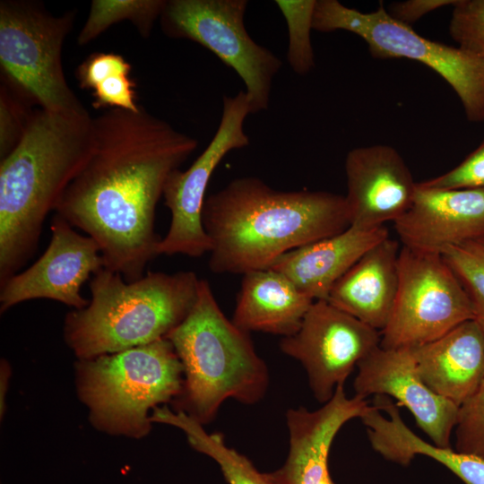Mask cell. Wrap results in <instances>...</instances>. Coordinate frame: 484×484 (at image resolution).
I'll use <instances>...</instances> for the list:
<instances>
[{
    "mask_svg": "<svg viewBox=\"0 0 484 484\" xmlns=\"http://www.w3.org/2000/svg\"><path fill=\"white\" fill-rule=\"evenodd\" d=\"M419 183L424 186L443 189L484 188V140L458 166Z\"/></svg>",
    "mask_w": 484,
    "mask_h": 484,
    "instance_id": "29",
    "label": "cell"
},
{
    "mask_svg": "<svg viewBox=\"0 0 484 484\" xmlns=\"http://www.w3.org/2000/svg\"><path fill=\"white\" fill-rule=\"evenodd\" d=\"M151 420L184 431L194 449L217 462L229 484H280L272 472H260L247 457L229 447L220 433H208L202 424L182 411L157 407Z\"/></svg>",
    "mask_w": 484,
    "mask_h": 484,
    "instance_id": "22",
    "label": "cell"
},
{
    "mask_svg": "<svg viewBox=\"0 0 484 484\" xmlns=\"http://www.w3.org/2000/svg\"><path fill=\"white\" fill-rule=\"evenodd\" d=\"M454 433L456 451L484 460V380L478 391L459 407Z\"/></svg>",
    "mask_w": 484,
    "mask_h": 484,
    "instance_id": "27",
    "label": "cell"
},
{
    "mask_svg": "<svg viewBox=\"0 0 484 484\" xmlns=\"http://www.w3.org/2000/svg\"><path fill=\"white\" fill-rule=\"evenodd\" d=\"M424 454L440 462L465 484H484V460L473 454L428 444Z\"/></svg>",
    "mask_w": 484,
    "mask_h": 484,
    "instance_id": "32",
    "label": "cell"
},
{
    "mask_svg": "<svg viewBox=\"0 0 484 484\" xmlns=\"http://www.w3.org/2000/svg\"><path fill=\"white\" fill-rule=\"evenodd\" d=\"M246 0H167L160 17L164 34L194 41L243 81L251 114L266 110L282 61L246 30Z\"/></svg>",
    "mask_w": 484,
    "mask_h": 484,
    "instance_id": "9",
    "label": "cell"
},
{
    "mask_svg": "<svg viewBox=\"0 0 484 484\" xmlns=\"http://www.w3.org/2000/svg\"><path fill=\"white\" fill-rule=\"evenodd\" d=\"M50 242L40 257L0 285V312L24 301L46 298L74 309L89 301L81 294L82 285L104 268L96 241L81 235L59 214L50 224Z\"/></svg>",
    "mask_w": 484,
    "mask_h": 484,
    "instance_id": "13",
    "label": "cell"
},
{
    "mask_svg": "<svg viewBox=\"0 0 484 484\" xmlns=\"http://www.w3.org/2000/svg\"><path fill=\"white\" fill-rule=\"evenodd\" d=\"M166 338L184 373L181 392L173 400L175 411L204 426L227 399L254 404L265 394L269 373L264 361L249 333L225 316L206 280H200L187 316Z\"/></svg>",
    "mask_w": 484,
    "mask_h": 484,
    "instance_id": "5",
    "label": "cell"
},
{
    "mask_svg": "<svg viewBox=\"0 0 484 484\" xmlns=\"http://www.w3.org/2000/svg\"><path fill=\"white\" fill-rule=\"evenodd\" d=\"M313 30H347L363 39L375 57H405L426 65L456 92L469 121H484V59L421 37L391 17L382 2L376 11L362 13L337 0H315Z\"/></svg>",
    "mask_w": 484,
    "mask_h": 484,
    "instance_id": "8",
    "label": "cell"
},
{
    "mask_svg": "<svg viewBox=\"0 0 484 484\" xmlns=\"http://www.w3.org/2000/svg\"><path fill=\"white\" fill-rule=\"evenodd\" d=\"M411 350L426 385L459 407L484 380V328L476 319Z\"/></svg>",
    "mask_w": 484,
    "mask_h": 484,
    "instance_id": "18",
    "label": "cell"
},
{
    "mask_svg": "<svg viewBox=\"0 0 484 484\" xmlns=\"http://www.w3.org/2000/svg\"><path fill=\"white\" fill-rule=\"evenodd\" d=\"M400 249L390 237L376 244L336 281L326 300L381 333L397 294Z\"/></svg>",
    "mask_w": 484,
    "mask_h": 484,
    "instance_id": "20",
    "label": "cell"
},
{
    "mask_svg": "<svg viewBox=\"0 0 484 484\" xmlns=\"http://www.w3.org/2000/svg\"><path fill=\"white\" fill-rule=\"evenodd\" d=\"M313 302L282 273L255 270L243 274L231 321L248 333L288 337L298 330Z\"/></svg>",
    "mask_w": 484,
    "mask_h": 484,
    "instance_id": "21",
    "label": "cell"
},
{
    "mask_svg": "<svg viewBox=\"0 0 484 484\" xmlns=\"http://www.w3.org/2000/svg\"><path fill=\"white\" fill-rule=\"evenodd\" d=\"M183 376L181 361L167 338L75 363L76 391L92 426L136 439L151 428L150 410L180 393Z\"/></svg>",
    "mask_w": 484,
    "mask_h": 484,
    "instance_id": "6",
    "label": "cell"
},
{
    "mask_svg": "<svg viewBox=\"0 0 484 484\" xmlns=\"http://www.w3.org/2000/svg\"><path fill=\"white\" fill-rule=\"evenodd\" d=\"M393 223L402 246L442 255L484 238V188L443 189L419 182L411 205Z\"/></svg>",
    "mask_w": 484,
    "mask_h": 484,
    "instance_id": "16",
    "label": "cell"
},
{
    "mask_svg": "<svg viewBox=\"0 0 484 484\" xmlns=\"http://www.w3.org/2000/svg\"><path fill=\"white\" fill-rule=\"evenodd\" d=\"M131 65L121 55L95 52L76 68L75 77L82 90L93 91L97 85L115 74H129Z\"/></svg>",
    "mask_w": 484,
    "mask_h": 484,
    "instance_id": "30",
    "label": "cell"
},
{
    "mask_svg": "<svg viewBox=\"0 0 484 484\" xmlns=\"http://www.w3.org/2000/svg\"><path fill=\"white\" fill-rule=\"evenodd\" d=\"M455 2L456 0H409L392 4L387 13L394 20L410 26L427 13L445 5H454Z\"/></svg>",
    "mask_w": 484,
    "mask_h": 484,
    "instance_id": "33",
    "label": "cell"
},
{
    "mask_svg": "<svg viewBox=\"0 0 484 484\" xmlns=\"http://www.w3.org/2000/svg\"><path fill=\"white\" fill-rule=\"evenodd\" d=\"M7 83L0 90V156L9 154L22 138L33 110Z\"/></svg>",
    "mask_w": 484,
    "mask_h": 484,
    "instance_id": "28",
    "label": "cell"
},
{
    "mask_svg": "<svg viewBox=\"0 0 484 484\" xmlns=\"http://www.w3.org/2000/svg\"><path fill=\"white\" fill-rule=\"evenodd\" d=\"M381 333L327 300H315L281 350L305 368L315 398L324 404L354 367L380 346Z\"/></svg>",
    "mask_w": 484,
    "mask_h": 484,
    "instance_id": "12",
    "label": "cell"
},
{
    "mask_svg": "<svg viewBox=\"0 0 484 484\" xmlns=\"http://www.w3.org/2000/svg\"><path fill=\"white\" fill-rule=\"evenodd\" d=\"M200 280L192 271H150L126 281L104 267L90 281L88 306L66 315L65 343L84 359L166 338L193 308Z\"/></svg>",
    "mask_w": 484,
    "mask_h": 484,
    "instance_id": "4",
    "label": "cell"
},
{
    "mask_svg": "<svg viewBox=\"0 0 484 484\" xmlns=\"http://www.w3.org/2000/svg\"><path fill=\"white\" fill-rule=\"evenodd\" d=\"M442 256L467 293L475 319L484 327V238L453 246Z\"/></svg>",
    "mask_w": 484,
    "mask_h": 484,
    "instance_id": "25",
    "label": "cell"
},
{
    "mask_svg": "<svg viewBox=\"0 0 484 484\" xmlns=\"http://www.w3.org/2000/svg\"><path fill=\"white\" fill-rule=\"evenodd\" d=\"M274 3L287 23V61L297 74L305 75L315 67L310 32L315 0H276Z\"/></svg>",
    "mask_w": 484,
    "mask_h": 484,
    "instance_id": "24",
    "label": "cell"
},
{
    "mask_svg": "<svg viewBox=\"0 0 484 484\" xmlns=\"http://www.w3.org/2000/svg\"><path fill=\"white\" fill-rule=\"evenodd\" d=\"M135 82L129 74H115L97 85L92 91L94 108H120L137 112Z\"/></svg>",
    "mask_w": 484,
    "mask_h": 484,
    "instance_id": "31",
    "label": "cell"
},
{
    "mask_svg": "<svg viewBox=\"0 0 484 484\" xmlns=\"http://www.w3.org/2000/svg\"><path fill=\"white\" fill-rule=\"evenodd\" d=\"M484 328V327H483Z\"/></svg>",
    "mask_w": 484,
    "mask_h": 484,
    "instance_id": "35",
    "label": "cell"
},
{
    "mask_svg": "<svg viewBox=\"0 0 484 484\" xmlns=\"http://www.w3.org/2000/svg\"><path fill=\"white\" fill-rule=\"evenodd\" d=\"M345 173L350 226L372 229L394 222L413 202L417 182L391 146L352 149L346 156Z\"/></svg>",
    "mask_w": 484,
    "mask_h": 484,
    "instance_id": "15",
    "label": "cell"
},
{
    "mask_svg": "<svg viewBox=\"0 0 484 484\" xmlns=\"http://www.w3.org/2000/svg\"><path fill=\"white\" fill-rule=\"evenodd\" d=\"M222 115L212 139L186 170L173 171L166 183L163 198L171 212V222L158 246V255L201 257L211 251L203 224V208L210 178L231 151L247 147L244 129L251 108L245 91L223 97Z\"/></svg>",
    "mask_w": 484,
    "mask_h": 484,
    "instance_id": "11",
    "label": "cell"
},
{
    "mask_svg": "<svg viewBox=\"0 0 484 484\" xmlns=\"http://www.w3.org/2000/svg\"><path fill=\"white\" fill-rule=\"evenodd\" d=\"M202 218L211 242V271L242 275L350 226L344 195L279 190L252 176L235 178L206 197Z\"/></svg>",
    "mask_w": 484,
    "mask_h": 484,
    "instance_id": "2",
    "label": "cell"
},
{
    "mask_svg": "<svg viewBox=\"0 0 484 484\" xmlns=\"http://www.w3.org/2000/svg\"><path fill=\"white\" fill-rule=\"evenodd\" d=\"M11 376V367L5 359L1 360L0 365V414L1 418L5 411V394Z\"/></svg>",
    "mask_w": 484,
    "mask_h": 484,
    "instance_id": "34",
    "label": "cell"
},
{
    "mask_svg": "<svg viewBox=\"0 0 484 484\" xmlns=\"http://www.w3.org/2000/svg\"><path fill=\"white\" fill-rule=\"evenodd\" d=\"M94 146L87 109L32 111L24 134L0 162V285L35 254L43 223Z\"/></svg>",
    "mask_w": 484,
    "mask_h": 484,
    "instance_id": "3",
    "label": "cell"
},
{
    "mask_svg": "<svg viewBox=\"0 0 484 484\" xmlns=\"http://www.w3.org/2000/svg\"><path fill=\"white\" fill-rule=\"evenodd\" d=\"M75 12L53 15L32 1L0 3V65L5 83L40 108L80 112L86 108L68 85L62 65L65 39Z\"/></svg>",
    "mask_w": 484,
    "mask_h": 484,
    "instance_id": "7",
    "label": "cell"
},
{
    "mask_svg": "<svg viewBox=\"0 0 484 484\" xmlns=\"http://www.w3.org/2000/svg\"><path fill=\"white\" fill-rule=\"evenodd\" d=\"M368 407L366 398L348 397L344 385H339L333 397L315 411L288 410L289 453L282 467L272 472L278 482L335 484L328 467L332 443L345 423L360 418Z\"/></svg>",
    "mask_w": 484,
    "mask_h": 484,
    "instance_id": "17",
    "label": "cell"
},
{
    "mask_svg": "<svg viewBox=\"0 0 484 484\" xmlns=\"http://www.w3.org/2000/svg\"><path fill=\"white\" fill-rule=\"evenodd\" d=\"M93 126L92 151L56 213L96 241L105 268L134 281L159 255L155 215L168 178L198 141L143 107L111 108Z\"/></svg>",
    "mask_w": 484,
    "mask_h": 484,
    "instance_id": "1",
    "label": "cell"
},
{
    "mask_svg": "<svg viewBox=\"0 0 484 484\" xmlns=\"http://www.w3.org/2000/svg\"><path fill=\"white\" fill-rule=\"evenodd\" d=\"M389 238L385 226L345 230L290 251L271 267L315 300H326L330 290L368 250Z\"/></svg>",
    "mask_w": 484,
    "mask_h": 484,
    "instance_id": "19",
    "label": "cell"
},
{
    "mask_svg": "<svg viewBox=\"0 0 484 484\" xmlns=\"http://www.w3.org/2000/svg\"><path fill=\"white\" fill-rule=\"evenodd\" d=\"M398 290L380 346L413 348L475 319L471 302L442 255L402 246Z\"/></svg>",
    "mask_w": 484,
    "mask_h": 484,
    "instance_id": "10",
    "label": "cell"
},
{
    "mask_svg": "<svg viewBox=\"0 0 484 484\" xmlns=\"http://www.w3.org/2000/svg\"><path fill=\"white\" fill-rule=\"evenodd\" d=\"M355 394L391 396L405 406L417 425L440 447H451L459 406L432 392L419 375L411 348H376L358 364Z\"/></svg>",
    "mask_w": 484,
    "mask_h": 484,
    "instance_id": "14",
    "label": "cell"
},
{
    "mask_svg": "<svg viewBox=\"0 0 484 484\" xmlns=\"http://www.w3.org/2000/svg\"><path fill=\"white\" fill-rule=\"evenodd\" d=\"M166 3L167 0H93L77 43L84 46L113 24L124 21L132 22L139 34L147 39Z\"/></svg>",
    "mask_w": 484,
    "mask_h": 484,
    "instance_id": "23",
    "label": "cell"
},
{
    "mask_svg": "<svg viewBox=\"0 0 484 484\" xmlns=\"http://www.w3.org/2000/svg\"><path fill=\"white\" fill-rule=\"evenodd\" d=\"M449 32L458 48L484 59V0H456Z\"/></svg>",
    "mask_w": 484,
    "mask_h": 484,
    "instance_id": "26",
    "label": "cell"
}]
</instances>
